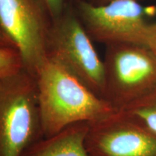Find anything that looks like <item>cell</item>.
I'll return each instance as SVG.
<instances>
[{
    "label": "cell",
    "instance_id": "9c48e42d",
    "mask_svg": "<svg viewBox=\"0 0 156 156\" xmlns=\"http://www.w3.org/2000/svg\"><path fill=\"white\" fill-rule=\"evenodd\" d=\"M122 111L135 116L156 132V87Z\"/></svg>",
    "mask_w": 156,
    "mask_h": 156
},
{
    "label": "cell",
    "instance_id": "8992f818",
    "mask_svg": "<svg viewBox=\"0 0 156 156\" xmlns=\"http://www.w3.org/2000/svg\"><path fill=\"white\" fill-rule=\"evenodd\" d=\"M38 1L0 0V30L32 76L48 58L50 28Z\"/></svg>",
    "mask_w": 156,
    "mask_h": 156
},
{
    "label": "cell",
    "instance_id": "ba28073f",
    "mask_svg": "<svg viewBox=\"0 0 156 156\" xmlns=\"http://www.w3.org/2000/svg\"><path fill=\"white\" fill-rule=\"evenodd\" d=\"M89 123L72 124L58 133L46 137L23 156H90L85 147Z\"/></svg>",
    "mask_w": 156,
    "mask_h": 156
},
{
    "label": "cell",
    "instance_id": "30bf717a",
    "mask_svg": "<svg viewBox=\"0 0 156 156\" xmlns=\"http://www.w3.org/2000/svg\"><path fill=\"white\" fill-rule=\"evenodd\" d=\"M23 69L22 59L15 48L0 47V78L14 75Z\"/></svg>",
    "mask_w": 156,
    "mask_h": 156
},
{
    "label": "cell",
    "instance_id": "3957f363",
    "mask_svg": "<svg viewBox=\"0 0 156 156\" xmlns=\"http://www.w3.org/2000/svg\"><path fill=\"white\" fill-rule=\"evenodd\" d=\"M102 98L122 111L156 87V55L133 44L107 45Z\"/></svg>",
    "mask_w": 156,
    "mask_h": 156
},
{
    "label": "cell",
    "instance_id": "6da1fadb",
    "mask_svg": "<svg viewBox=\"0 0 156 156\" xmlns=\"http://www.w3.org/2000/svg\"><path fill=\"white\" fill-rule=\"evenodd\" d=\"M34 77L38 90L41 132L46 137L72 124L93 123L117 112L49 56Z\"/></svg>",
    "mask_w": 156,
    "mask_h": 156
},
{
    "label": "cell",
    "instance_id": "277c9868",
    "mask_svg": "<svg viewBox=\"0 0 156 156\" xmlns=\"http://www.w3.org/2000/svg\"><path fill=\"white\" fill-rule=\"evenodd\" d=\"M92 41L77 17L72 13H62L49 29L48 56L102 98L104 66Z\"/></svg>",
    "mask_w": 156,
    "mask_h": 156
},
{
    "label": "cell",
    "instance_id": "7c38bea8",
    "mask_svg": "<svg viewBox=\"0 0 156 156\" xmlns=\"http://www.w3.org/2000/svg\"><path fill=\"white\" fill-rule=\"evenodd\" d=\"M145 46L156 55V23H151L146 37Z\"/></svg>",
    "mask_w": 156,
    "mask_h": 156
},
{
    "label": "cell",
    "instance_id": "52a82bcc",
    "mask_svg": "<svg viewBox=\"0 0 156 156\" xmlns=\"http://www.w3.org/2000/svg\"><path fill=\"white\" fill-rule=\"evenodd\" d=\"M85 147L90 156H156V132L135 116L117 111L89 123Z\"/></svg>",
    "mask_w": 156,
    "mask_h": 156
},
{
    "label": "cell",
    "instance_id": "8fae6325",
    "mask_svg": "<svg viewBox=\"0 0 156 156\" xmlns=\"http://www.w3.org/2000/svg\"><path fill=\"white\" fill-rule=\"evenodd\" d=\"M44 9L55 20L63 13L65 0H39Z\"/></svg>",
    "mask_w": 156,
    "mask_h": 156
},
{
    "label": "cell",
    "instance_id": "5b68a950",
    "mask_svg": "<svg viewBox=\"0 0 156 156\" xmlns=\"http://www.w3.org/2000/svg\"><path fill=\"white\" fill-rule=\"evenodd\" d=\"M79 13L92 40L106 46L133 44L145 46L151 23L138 0H112L103 5L82 1Z\"/></svg>",
    "mask_w": 156,
    "mask_h": 156
},
{
    "label": "cell",
    "instance_id": "7a4b0ae2",
    "mask_svg": "<svg viewBox=\"0 0 156 156\" xmlns=\"http://www.w3.org/2000/svg\"><path fill=\"white\" fill-rule=\"evenodd\" d=\"M41 131L38 90L25 69L0 78V156H23Z\"/></svg>",
    "mask_w": 156,
    "mask_h": 156
},
{
    "label": "cell",
    "instance_id": "4fadbf2b",
    "mask_svg": "<svg viewBox=\"0 0 156 156\" xmlns=\"http://www.w3.org/2000/svg\"><path fill=\"white\" fill-rule=\"evenodd\" d=\"M0 47H10L13 48L11 43L9 41L8 39L6 38L2 30H0Z\"/></svg>",
    "mask_w": 156,
    "mask_h": 156
},
{
    "label": "cell",
    "instance_id": "5bb4252c",
    "mask_svg": "<svg viewBox=\"0 0 156 156\" xmlns=\"http://www.w3.org/2000/svg\"><path fill=\"white\" fill-rule=\"evenodd\" d=\"M111 1L112 0H93V2H90L95 4V5H103V4H106Z\"/></svg>",
    "mask_w": 156,
    "mask_h": 156
}]
</instances>
